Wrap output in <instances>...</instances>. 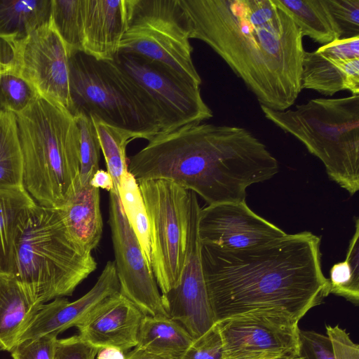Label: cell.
<instances>
[{"mask_svg":"<svg viewBox=\"0 0 359 359\" xmlns=\"http://www.w3.org/2000/svg\"><path fill=\"white\" fill-rule=\"evenodd\" d=\"M113 61L154 105L161 120V133L203 123L212 117V110L201 96L200 86L139 56L119 53Z\"/></svg>","mask_w":359,"mask_h":359,"instance_id":"cell-10","label":"cell"},{"mask_svg":"<svg viewBox=\"0 0 359 359\" xmlns=\"http://www.w3.org/2000/svg\"><path fill=\"white\" fill-rule=\"evenodd\" d=\"M128 0H83V53L113 61L127 29Z\"/></svg>","mask_w":359,"mask_h":359,"instance_id":"cell-18","label":"cell"},{"mask_svg":"<svg viewBox=\"0 0 359 359\" xmlns=\"http://www.w3.org/2000/svg\"><path fill=\"white\" fill-rule=\"evenodd\" d=\"M41 305L14 278L0 276V350L14 348Z\"/></svg>","mask_w":359,"mask_h":359,"instance_id":"cell-21","label":"cell"},{"mask_svg":"<svg viewBox=\"0 0 359 359\" xmlns=\"http://www.w3.org/2000/svg\"><path fill=\"white\" fill-rule=\"evenodd\" d=\"M16 116L0 108V186H23Z\"/></svg>","mask_w":359,"mask_h":359,"instance_id":"cell-28","label":"cell"},{"mask_svg":"<svg viewBox=\"0 0 359 359\" xmlns=\"http://www.w3.org/2000/svg\"><path fill=\"white\" fill-rule=\"evenodd\" d=\"M118 292L115 263L108 261L94 286L77 300L69 302L66 298L57 297L42 304L19 342L50 333L58 335L69 327H78L104 302Z\"/></svg>","mask_w":359,"mask_h":359,"instance_id":"cell-16","label":"cell"},{"mask_svg":"<svg viewBox=\"0 0 359 359\" xmlns=\"http://www.w3.org/2000/svg\"><path fill=\"white\" fill-rule=\"evenodd\" d=\"M144 314L119 292L104 302L79 325V337L100 348L112 346L123 351L135 348Z\"/></svg>","mask_w":359,"mask_h":359,"instance_id":"cell-17","label":"cell"},{"mask_svg":"<svg viewBox=\"0 0 359 359\" xmlns=\"http://www.w3.org/2000/svg\"><path fill=\"white\" fill-rule=\"evenodd\" d=\"M79 133L80 187L90 184L94 174L100 169L101 148L97 134L90 116H74Z\"/></svg>","mask_w":359,"mask_h":359,"instance_id":"cell-33","label":"cell"},{"mask_svg":"<svg viewBox=\"0 0 359 359\" xmlns=\"http://www.w3.org/2000/svg\"><path fill=\"white\" fill-rule=\"evenodd\" d=\"M319 236L302 231L231 250L201 244L204 279L215 323L255 311L299 320L330 294Z\"/></svg>","mask_w":359,"mask_h":359,"instance_id":"cell-2","label":"cell"},{"mask_svg":"<svg viewBox=\"0 0 359 359\" xmlns=\"http://www.w3.org/2000/svg\"><path fill=\"white\" fill-rule=\"evenodd\" d=\"M98 349L79 334L57 339L53 359H96Z\"/></svg>","mask_w":359,"mask_h":359,"instance_id":"cell-37","label":"cell"},{"mask_svg":"<svg viewBox=\"0 0 359 359\" xmlns=\"http://www.w3.org/2000/svg\"><path fill=\"white\" fill-rule=\"evenodd\" d=\"M301 89L332 96L342 90L359 95V58L340 59L318 48L304 51L301 73Z\"/></svg>","mask_w":359,"mask_h":359,"instance_id":"cell-19","label":"cell"},{"mask_svg":"<svg viewBox=\"0 0 359 359\" xmlns=\"http://www.w3.org/2000/svg\"><path fill=\"white\" fill-rule=\"evenodd\" d=\"M13 64L38 94L69 112V55L51 20L12 46Z\"/></svg>","mask_w":359,"mask_h":359,"instance_id":"cell-13","label":"cell"},{"mask_svg":"<svg viewBox=\"0 0 359 359\" xmlns=\"http://www.w3.org/2000/svg\"><path fill=\"white\" fill-rule=\"evenodd\" d=\"M289 359H304V358L302 357H301L300 355H299V356L291 358Z\"/></svg>","mask_w":359,"mask_h":359,"instance_id":"cell-41","label":"cell"},{"mask_svg":"<svg viewBox=\"0 0 359 359\" xmlns=\"http://www.w3.org/2000/svg\"><path fill=\"white\" fill-rule=\"evenodd\" d=\"M95 126L101 151L111 175L114 191L118 194V187L122 175L128 171V163L126 147L134 137L128 132L108 125L95 116H90Z\"/></svg>","mask_w":359,"mask_h":359,"instance_id":"cell-29","label":"cell"},{"mask_svg":"<svg viewBox=\"0 0 359 359\" xmlns=\"http://www.w3.org/2000/svg\"><path fill=\"white\" fill-rule=\"evenodd\" d=\"M96 359H126V354L118 348L106 346L98 349Z\"/></svg>","mask_w":359,"mask_h":359,"instance_id":"cell-39","label":"cell"},{"mask_svg":"<svg viewBox=\"0 0 359 359\" xmlns=\"http://www.w3.org/2000/svg\"><path fill=\"white\" fill-rule=\"evenodd\" d=\"M297 357V356H296ZM287 359H289V358H287Z\"/></svg>","mask_w":359,"mask_h":359,"instance_id":"cell-43","label":"cell"},{"mask_svg":"<svg viewBox=\"0 0 359 359\" xmlns=\"http://www.w3.org/2000/svg\"><path fill=\"white\" fill-rule=\"evenodd\" d=\"M0 276H4L0 269Z\"/></svg>","mask_w":359,"mask_h":359,"instance_id":"cell-42","label":"cell"},{"mask_svg":"<svg viewBox=\"0 0 359 359\" xmlns=\"http://www.w3.org/2000/svg\"><path fill=\"white\" fill-rule=\"evenodd\" d=\"M38 95L13 64L0 63V108L18 114L26 109Z\"/></svg>","mask_w":359,"mask_h":359,"instance_id":"cell-32","label":"cell"},{"mask_svg":"<svg viewBox=\"0 0 359 359\" xmlns=\"http://www.w3.org/2000/svg\"><path fill=\"white\" fill-rule=\"evenodd\" d=\"M180 359H223V346L216 323L194 339Z\"/></svg>","mask_w":359,"mask_h":359,"instance_id":"cell-36","label":"cell"},{"mask_svg":"<svg viewBox=\"0 0 359 359\" xmlns=\"http://www.w3.org/2000/svg\"><path fill=\"white\" fill-rule=\"evenodd\" d=\"M109 224L119 293L144 315L168 317L151 269L127 220L118 194L114 191L109 192Z\"/></svg>","mask_w":359,"mask_h":359,"instance_id":"cell-14","label":"cell"},{"mask_svg":"<svg viewBox=\"0 0 359 359\" xmlns=\"http://www.w3.org/2000/svg\"><path fill=\"white\" fill-rule=\"evenodd\" d=\"M15 116L23 187L38 205L60 209L80 187L75 118L61 104L39 95Z\"/></svg>","mask_w":359,"mask_h":359,"instance_id":"cell-4","label":"cell"},{"mask_svg":"<svg viewBox=\"0 0 359 359\" xmlns=\"http://www.w3.org/2000/svg\"><path fill=\"white\" fill-rule=\"evenodd\" d=\"M200 210L196 194L189 191L183 269L178 284L161 294L168 317L179 323L194 339L215 324L201 264V243L198 232Z\"/></svg>","mask_w":359,"mask_h":359,"instance_id":"cell-12","label":"cell"},{"mask_svg":"<svg viewBox=\"0 0 359 359\" xmlns=\"http://www.w3.org/2000/svg\"><path fill=\"white\" fill-rule=\"evenodd\" d=\"M97 269L90 252L69 235L58 209L36 204L20 223L11 277L43 304L72 295Z\"/></svg>","mask_w":359,"mask_h":359,"instance_id":"cell-5","label":"cell"},{"mask_svg":"<svg viewBox=\"0 0 359 359\" xmlns=\"http://www.w3.org/2000/svg\"><path fill=\"white\" fill-rule=\"evenodd\" d=\"M50 20L63 41L69 57L83 52V0H51Z\"/></svg>","mask_w":359,"mask_h":359,"instance_id":"cell-30","label":"cell"},{"mask_svg":"<svg viewBox=\"0 0 359 359\" xmlns=\"http://www.w3.org/2000/svg\"><path fill=\"white\" fill-rule=\"evenodd\" d=\"M278 163L248 129L206 123L161 133L128 158L137 183L170 180L208 205L245 201L246 189L273 177Z\"/></svg>","mask_w":359,"mask_h":359,"instance_id":"cell-3","label":"cell"},{"mask_svg":"<svg viewBox=\"0 0 359 359\" xmlns=\"http://www.w3.org/2000/svg\"><path fill=\"white\" fill-rule=\"evenodd\" d=\"M37 204L23 186H0V269L11 276L19 226Z\"/></svg>","mask_w":359,"mask_h":359,"instance_id":"cell-22","label":"cell"},{"mask_svg":"<svg viewBox=\"0 0 359 359\" xmlns=\"http://www.w3.org/2000/svg\"><path fill=\"white\" fill-rule=\"evenodd\" d=\"M189 39L210 46L260 106L287 109L301 89L303 36L273 0H180Z\"/></svg>","mask_w":359,"mask_h":359,"instance_id":"cell-1","label":"cell"},{"mask_svg":"<svg viewBox=\"0 0 359 359\" xmlns=\"http://www.w3.org/2000/svg\"><path fill=\"white\" fill-rule=\"evenodd\" d=\"M58 210L72 239L91 253L102 234L100 189L90 184L79 187Z\"/></svg>","mask_w":359,"mask_h":359,"instance_id":"cell-20","label":"cell"},{"mask_svg":"<svg viewBox=\"0 0 359 359\" xmlns=\"http://www.w3.org/2000/svg\"><path fill=\"white\" fill-rule=\"evenodd\" d=\"M341 39L359 36V0H325Z\"/></svg>","mask_w":359,"mask_h":359,"instance_id":"cell-34","label":"cell"},{"mask_svg":"<svg viewBox=\"0 0 359 359\" xmlns=\"http://www.w3.org/2000/svg\"><path fill=\"white\" fill-rule=\"evenodd\" d=\"M266 119L319 158L329 177L351 195L359 189V95L315 98L294 109L260 106Z\"/></svg>","mask_w":359,"mask_h":359,"instance_id":"cell-6","label":"cell"},{"mask_svg":"<svg viewBox=\"0 0 359 359\" xmlns=\"http://www.w3.org/2000/svg\"><path fill=\"white\" fill-rule=\"evenodd\" d=\"M359 219L349 243L346 259L334 264L330 272V294L344 297L358 305L359 302Z\"/></svg>","mask_w":359,"mask_h":359,"instance_id":"cell-31","label":"cell"},{"mask_svg":"<svg viewBox=\"0 0 359 359\" xmlns=\"http://www.w3.org/2000/svg\"><path fill=\"white\" fill-rule=\"evenodd\" d=\"M138 184L149 219L151 268L165 294L178 284L185 261L189 190L168 180Z\"/></svg>","mask_w":359,"mask_h":359,"instance_id":"cell-9","label":"cell"},{"mask_svg":"<svg viewBox=\"0 0 359 359\" xmlns=\"http://www.w3.org/2000/svg\"><path fill=\"white\" fill-rule=\"evenodd\" d=\"M198 232L201 244L237 250L261 245L287 233L241 202L201 208Z\"/></svg>","mask_w":359,"mask_h":359,"instance_id":"cell-15","label":"cell"},{"mask_svg":"<svg viewBox=\"0 0 359 359\" xmlns=\"http://www.w3.org/2000/svg\"><path fill=\"white\" fill-rule=\"evenodd\" d=\"M126 359H165L155 355L150 354L135 347L126 354Z\"/></svg>","mask_w":359,"mask_h":359,"instance_id":"cell-40","label":"cell"},{"mask_svg":"<svg viewBox=\"0 0 359 359\" xmlns=\"http://www.w3.org/2000/svg\"><path fill=\"white\" fill-rule=\"evenodd\" d=\"M299 320L277 310L250 311L216 323L223 359H287L299 355Z\"/></svg>","mask_w":359,"mask_h":359,"instance_id":"cell-11","label":"cell"},{"mask_svg":"<svg viewBox=\"0 0 359 359\" xmlns=\"http://www.w3.org/2000/svg\"><path fill=\"white\" fill-rule=\"evenodd\" d=\"M70 113L95 116L149 141L161 132L159 115L141 88L114 61L83 52L69 57Z\"/></svg>","mask_w":359,"mask_h":359,"instance_id":"cell-7","label":"cell"},{"mask_svg":"<svg viewBox=\"0 0 359 359\" xmlns=\"http://www.w3.org/2000/svg\"><path fill=\"white\" fill-rule=\"evenodd\" d=\"M57 335L50 333L20 341L11 351L13 359H53Z\"/></svg>","mask_w":359,"mask_h":359,"instance_id":"cell-35","label":"cell"},{"mask_svg":"<svg viewBox=\"0 0 359 359\" xmlns=\"http://www.w3.org/2000/svg\"><path fill=\"white\" fill-rule=\"evenodd\" d=\"M189 39L180 0H128V26L118 53L142 57L200 86Z\"/></svg>","mask_w":359,"mask_h":359,"instance_id":"cell-8","label":"cell"},{"mask_svg":"<svg viewBox=\"0 0 359 359\" xmlns=\"http://www.w3.org/2000/svg\"><path fill=\"white\" fill-rule=\"evenodd\" d=\"M90 184L99 189L115 192L112 177L107 170L99 169L93 176Z\"/></svg>","mask_w":359,"mask_h":359,"instance_id":"cell-38","label":"cell"},{"mask_svg":"<svg viewBox=\"0 0 359 359\" xmlns=\"http://www.w3.org/2000/svg\"><path fill=\"white\" fill-rule=\"evenodd\" d=\"M299 355L304 359H359V346L339 325L326 326V335L299 329Z\"/></svg>","mask_w":359,"mask_h":359,"instance_id":"cell-26","label":"cell"},{"mask_svg":"<svg viewBox=\"0 0 359 359\" xmlns=\"http://www.w3.org/2000/svg\"><path fill=\"white\" fill-rule=\"evenodd\" d=\"M51 0H0V41L13 45L50 20Z\"/></svg>","mask_w":359,"mask_h":359,"instance_id":"cell-24","label":"cell"},{"mask_svg":"<svg viewBox=\"0 0 359 359\" xmlns=\"http://www.w3.org/2000/svg\"><path fill=\"white\" fill-rule=\"evenodd\" d=\"M300 29L322 46L341 39V31L325 0H273Z\"/></svg>","mask_w":359,"mask_h":359,"instance_id":"cell-25","label":"cell"},{"mask_svg":"<svg viewBox=\"0 0 359 359\" xmlns=\"http://www.w3.org/2000/svg\"><path fill=\"white\" fill-rule=\"evenodd\" d=\"M118 194L127 220L140 243L145 260L151 268L147 212L139 184L128 170L121 177Z\"/></svg>","mask_w":359,"mask_h":359,"instance_id":"cell-27","label":"cell"},{"mask_svg":"<svg viewBox=\"0 0 359 359\" xmlns=\"http://www.w3.org/2000/svg\"><path fill=\"white\" fill-rule=\"evenodd\" d=\"M193 341L177 321L166 316L144 315L135 347L165 359H180Z\"/></svg>","mask_w":359,"mask_h":359,"instance_id":"cell-23","label":"cell"}]
</instances>
